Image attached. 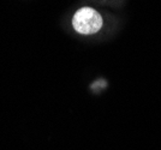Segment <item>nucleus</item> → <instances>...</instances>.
<instances>
[{
	"instance_id": "1",
	"label": "nucleus",
	"mask_w": 161,
	"mask_h": 150,
	"mask_svg": "<svg viewBox=\"0 0 161 150\" xmlns=\"http://www.w3.org/2000/svg\"><path fill=\"white\" fill-rule=\"evenodd\" d=\"M72 25L80 34L92 35L97 33L102 27V17L92 7H83L75 13Z\"/></svg>"
}]
</instances>
